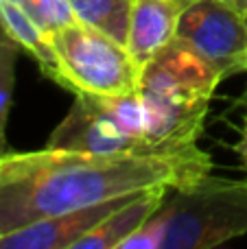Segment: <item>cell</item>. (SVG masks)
<instances>
[{
	"mask_svg": "<svg viewBox=\"0 0 247 249\" xmlns=\"http://www.w3.org/2000/svg\"><path fill=\"white\" fill-rule=\"evenodd\" d=\"M70 7L79 22L103 31L121 44L127 42L131 0H70Z\"/></svg>",
	"mask_w": 247,
	"mask_h": 249,
	"instance_id": "cell-11",
	"label": "cell"
},
{
	"mask_svg": "<svg viewBox=\"0 0 247 249\" xmlns=\"http://www.w3.org/2000/svg\"><path fill=\"white\" fill-rule=\"evenodd\" d=\"M46 146L86 153L160 155L149 142V116L140 92L121 96L74 94Z\"/></svg>",
	"mask_w": 247,
	"mask_h": 249,
	"instance_id": "cell-4",
	"label": "cell"
},
{
	"mask_svg": "<svg viewBox=\"0 0 247 249\" xmlns=\"http://www.w3.org/2000/svg\"><path fill=\"white\" fill-rule=\"evenodd\" d=\"M0 22L18 42L22 53H26L39 66L44 77L61 86V66L51 35L39 24H35L24 13V9H20L13 0H0Z\"/></svg>",
	"mask_w": 247,
	"mask_h": 249,
	"instance_id": "cell-10",
	"label": "cell"
},
{
	"mask_svg": "<svg viewBox=\"0 0 247 249\" xmlns=\"http://www.w3.org/2000/svg\"><path fill=\"white\" fill-rule=\"evenodd\" d=\"M239 236H247V179L206 175L188 188H169L121 249H208Z\"/></svg>",
	"mask_w": 247,
	"mask_h": 249,
	"instance_id": "cell-3",
	"label": "cell"
},
{
	"mask_svg": "<svg viewBox=\"0 0 247 249\" xmlns=\"http://www.w3.org/2000/svg\"><path fill=\"white\" fill-rule=\"evenodd\" d=\"M234 151H236V155H239L241 164L247 166V112H245V118H243V127H241V138L234 144Z\"/></svg>",
	"mask_w": 247,
	"mask_h": 249,
	"instance_id": "cell-14",
	"label": "cell"
},
{
	"mask_svg": "<svg viewBox=\"0 0 247 249\" xmlns=\"http://www.w3.org/2000/svg\"><path fill=\"white\" fill-rule=\"evenodd\" d=\"M223 74L188 44L173 39L140 79L149 116V142L160 155L197 151L214 90Z\"/></svg>",
	"mask_w": 247,
	"mask_h": 249,
	"instance_id": "cell-2",
	"label": "cell"
},
{
	"mask_svg": "<svg viewBox=\"0 0 247 249\" xmlns=\"http://www.w3.org/2000/svg\"><path fill=\"white\" fill-rule=\"evenodd\" d=\"M228 2L234 4V7L239 9L241 13H245V11H247V0H228Z\"/></svg>",
	"mask_w": 247,
	"mask_h": 249,
	"instance_id": "cell-15",
	"label": "cell"
},
{
	"mask_svg": "<svg viewBox=\"0 0 247 249\" xmlns=\"http://www.w3.org/2000/svg\"><path fill=\"white\" fill-rule=\"evenodd\" d=\"M24 13L39 24L48 35H55L57 31L66 29V26L74 24L77 16H74L70 0H13Z\"/></svg>",
	"mask_w": 247,
	"mask_h": 249,
	"instance_id": "cell-13",
	"label": "cell"
},
{
	"mask_svg": "<svg viewBox=\"0 0 247 249\" xmlns=\"http://www.w3.org/2000/svg\"><path fill=\"white\" fill-rule=\"evenodd\" d=\"M175 39L188 44L223 77L236 74L247 51L243 13L228 0H186Z\"/></svg>",
	"mask_w": 247,
	"mask_h": 249,
	"instance_id": "cell-6",
	"label": "cell"
},
{
	"mask_svg": "<svg viewBox=\"0 0 247 249\" xmlns=\"http://www.w3.org/2000/svg\"><path fill=\"white\" fill-rule=\"evenodd\" d=\"M212 171V158L86 153L68 149L0 155V236L105 199L166 186L188 188Z\"/></svg>",
	"mask_w": 247,
	"mask_h": 249,
	"instance_id": "cell-1",
	"label": "cell"
},
{
	"mask_svg": "<svg viewBox=\"0 0 247 249\" xmlns=\"http://www.w3.org/2000/svg\"><path fill=\"white\" fill-rule=\"evenodd\" d=\"M169 188L156 186L136 193L121 208L107 214L96 228H92L74 249H121L127 238H131L162 206Z\"/></svg>",
	"mask_w": 247,
	"mask_h": 249,
	"instance_id": "cell-9",
	"label": "cell"
},
{
	"mask_svg": "<svg viewBox=\"0 0 247 249\" xmlns=\"http://www.w3.org/2000/svg\"><path fill=\"white\" fill-rule=\"evenodd\" d=\"M184 2L186 0H131L125 46L142 70L175 39Z\"/></svg>",
	"mask_w": 247,
	"mask_h": 249,
	"instance_id": "cell-8",
	"label": "cell"
},
{
	"mask_svg": "<svg viewBox=\"0 0 247 249\" xmlns=\"http://www.w3.org/2000/svg\"><path fill=\"white\" fill-rule=\"evenodd\" d=\"M239 72H247V51L243 53V57L239 59Z\"/></svg>",
	"mask_w": 247,
	"mask_h": 249,
	"instance_id": "cell-16",
	"label": "cell"
},
{
	"mask_svg": "<svg viewBox=\"0 0 247 249\" xmlns=\"http://www.w3.org/2000/svg\"><path fill=\"white\" fill-rule=\"evenodd\" d=\"M61 66V88L74 94L121 96L138 92L144 70L125 44L83 22L53 35Z\"/></svg>",
	"mask_w": 247,
	"mask_h": 249,
	"instance_id": "cell-5",
	"label": "cell"
},
{
	"mask_svg": "<svg viewBox=\"0 0 247 249\" xmlns=\"http://www.w3.org/2000/svg\"><path fill=\"white\" fill-rule=\"evenodd\" d=\"M134 195H121V197L105 199L94 206L35 221L26 228L0 236V249H74V245L92 228H96L105 216L112 214Z\"/></svg>",
	"mask_w": 247,
	"mask_h": 249,
	"instance_id": "cell-7",
	"label": "cell"
},
{
	"mask_svg": "<svg viewBox=\"0 0 247 249\" xmlns=\"http://www.w3.org/2000/svg\"><path fill=\"white\" fill-rule=\"evenodd\" d=\"M22 48L7 33L0 22V155L7 153V123L11 112L13 86H16V64Z\"/></svg>",
	"mask_w": 247,
	"mask_h": 249,
	"instance_id": "cell-12",
	"label": "cell"
}]
</instances>
